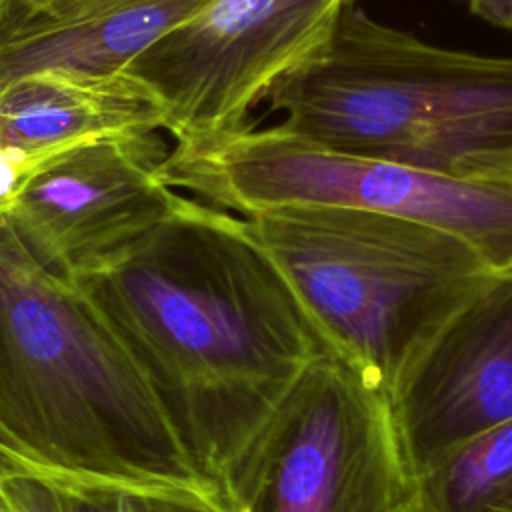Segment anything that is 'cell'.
Returning <instances> with one entry per match:
<instances>
[{"label": "cell", "instance_id": "2", "mask_svg": "<svg viewBox=\"0 0 512 512\" xmlns=\"http://www.w3.org/2000/svg\"><path fill=\"white\" fill-rule=\"evenodd\" d=\"M0 448L56 472L214 486L110 320L28 250L2 210Z\"/></svg>", "mask_w": 512, "mask_h": 512}, {"label": "cell", "instance_id": "17", "mask_svg": "<svg viewBox=\"0 0 512 512\" xmlns=\"http://www.w3.org/2000/svg\"><path fill=\"white\" fill-rule=\"evenodd\" d=\"M2 462H4V450L0 448V464H2Z\"/></svg>", "mask_w": 512, "mask_h": 512}, {"label": "cell", "instance_id": "12", "mask_svg": "<svg viewBox=\"0 0 512 512\" xmlns=\"http://www.w3.org/2000/svg\"><path fill=\"white\" fill-rule=\"evenodd\" d=\"M0 492L12 512H230L214 486L80 476L40 468L6 452Z\"/></svg>", "mask_w": 512, "mask_h": 512}, {"label": "cell", "instance_id": "10", "mask_svg": "<svg viewBox=\"0 0 512 512\" xmlns=\"http://www.w3.org/2000/svg\"><path fill=\"white\" fill-rule=\"evenodd\" d=\"M210 2L0 0V88L42 70H126Z\"/></svg>", "mask_w": 512, "mask_h": 512}, {"label": "cell", "instance_id": "16", "mask_svg": "<svg viewBox=\"0 0 512 512\" xmlns=\"http://www.w3.org/2000/svg\"><path fill=\"white\" fill-rule=\"evenodd\" d=\"M504 178H508V180H512V164L508 166V170L504 172Z\"/></svg>", "mask_w": 512, "mask_h": 512}, {"label": "cell", "instance_id": "6", "mask_svg": "<svg viewBox=\"0 0 512 512\" xmlns=\"http://www.w3.org/2000/svg\"><path fill=\"white\" fill-rule=\"evenodd\" d=\"M230 512H418L394 406L320 352L218 486Z\"/></svg>", "mask_w": 512, "mask_h": 512}, {"label": "cell", "instance_id": "15", "mask_svg": "<svg viewBox=\"0 0 512 512\" xmlns=\"http://www.w3.org/2000/svg\"><path fill=\"white\" fill-rule=\"evenodd\" d=\"M0 512H12V508L8 506V502H6V498H4L2 492H0Z\"/></svg>", "mask_w": 512, "mask_h": 512}, {"label": "cell", "instance_id": "7", "mask_svg": "<svg viewBox=\"0 0 512 512\" xmlns=\"http://www.w3.org/2000/svg\"><path fill=\"white\" fill-rule=\"evenodd\" d=\"M352 0H212L128 70L168 110L174 142L238 130L332 36Z\"/></svg>", "mask_w": 512, "mask_h": 512}, {"label": "cell", "instance_id": "19", "mask_svg": "<svg viewBox=\"0 0 512 512\" xmlns=\"http://www.w3.org/2000/svg\"><path fill=\"white\" fill-rule=\"evenodd\" d=\"M468 2H472V0H468Z\"/></svg>", "mask_w": 512, "mask_h": 512}, {"label": "cell", "instance_id": "18", "mask_svg": "<svg viewBox=\"0 0 512 512\" xmlns=\"http://www.w3.org/2000/svg\"><path fill=\"white\" fill-rule=\"evenodd\" d=\"M0 92H2V88H0Z\"/></svg>", "mask_w": 512, "mask_h": 512}, {"label": "cell", "instance_id": "4", "mask_svg": "<svg viewBox=\"0 0 512 512\" xmlns=\"http://www.w3.org/2000/svg\"><path fill=\"white\" fill-rule=\"evenodd\" d=\"M242 220L324 350L390 400L496 276L458 236L372 210L284 206Z\"/></svg>", "mask_w": 512, "mask_h": 512}, {"label": "cell", "instance_id": "5", "mask_svg": "<svg viewBox=\"0 0 512 512\" xmlns=\"http://www.w3.org/2000/svg\"><path fill=\"white\" fill-rule=\"evenodd\" d=\"M164 184L236 216L284 206H340L420 222L468 242L494 274L512 272V180L468 178L350 154L282 124L252 122L178 140Z\"/></svg>", "mask_w": 512, "mask_h": 512}, {"label": "cell", "instance_id": "9", "mask_svg": "<svg viewBox=\"0 0 512 512\" xmlns=\"http://www.w3.org/2000/svg\"><path fill=\"white\" fill-rule=\"evenodd\" d=\"M392 406L416 476L512 418V272L496 274L454 314Z\"/></svg>", "mask_w": 512, "mask_h": 512}, {"label": "cell", "instance_id": "11", "mask_svg": "<svg viewBox=\"0 0 512 512\" xmlns=\"http://www.w3.org/2000/svg\"><path fill=\"white\" fill-rule=\"evenodd\" d=\"M160 94L132 70L80 74L42 70L0 92V142L38 166L70 148L166 130Z\"/></svg>", "mask_w": 512, "mask_h": 512}, {"label": "cell", "instance_id": "14", "mask_svg": "<svg viewBox=\"0 0 512 512\" xmlns=\"http://www.w3.org/2000/svg\"><path fill=\"white\" fill-rule=\"evenodd\" d=\"M472 10L500 26L512 28V0H472Z\"/></svg>", "mask_w": 512, "mask_h": 512}, {"label": "cell", "instance_id": "1", "mask_svg": "<svg viewBox=\"0 0 512 512\" xmlns=\"http://www.w3.org/2000/svg\"><path fill=\"white\" fill-rule=\"evenodd\" d=\"M110 320L196 472L216 488L324 346L242 216L184 196L74 278Z\"/></svg>", "mask_w": 512, "mask_h": 512}, {"label": "cell", "instance_id": "13", "mask_svg": "<svg viewBox=\"0 0 512 512\" xmlns=\"http://www.w3.org/2000/svg\"><path fill=\"white\" fill-rule=\"evenodd\" d=\"M418 478V512H512V418L462 442Z\"/></svg>", "mask_w": 512, "mask_h": 512}, {"label": "cell", "instance_id": "3", "mask_svg": "<svg viewBox=\"0 0 512 512\" xmlns=\"http://www.w3.org/2000/svg\"><path fill=\"white\" fill-rule=\"evenodd\" d=\"M266 100L334 150L468 178L512 164V58L428 44L352 4Z\"/></svg>", "mask_w": 512, "mask_h": 512}, {"label": "cell", "instance_id": "20", "mask_svg": "<svg viewBox=\"0 0 512 512\" xmlns=\"http://www.w3.org/2000/svg\"><path fill=\"white\" fill-rule=\"evenodd\" d=\"M510 30H512V28H510Z\"/></svg>", "mask_w": 512, "mask_h": 512}, {"label": "cell", "instance_id": "8", "mask_svg": "<svg viewBox=\"0 0 512 512\" xmlns=\"http://www.w3.org/2000/svg\"><path fill=\"white\" fill-rule=\"evenodd\" d=\"M166 152L156 134L70 148L36 166L2 212L44 266L74 280L116 258L184 200L158 174Z\"/></svg>", "mask_w": 512, "mask_h": 512}]
</instances>
